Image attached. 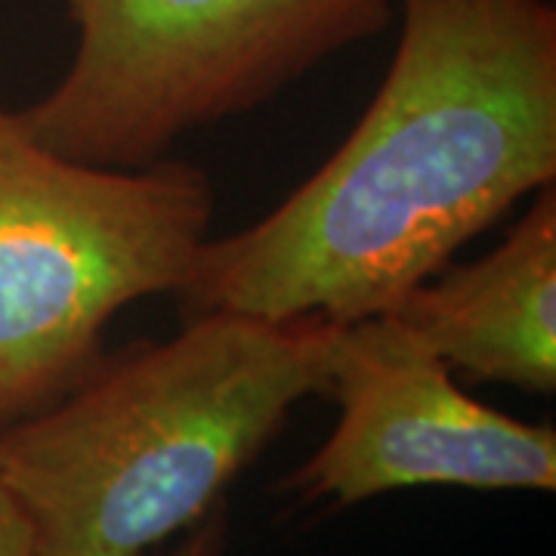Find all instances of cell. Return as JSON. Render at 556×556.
<instances>
[{
    "label": "cell",
    "mask_w": 556,
    "mask_h": 556,
    "mask_svg": "<svg viewBox=\"0 0 556 556\" xmlns=\"http://www.w3.org/2000/svg\"><path fill=\"white\" fill-rule=\"evenodd\" d=\"M328 393L340 405L331 437L281 482L298 504L356 507L424 485L556 489L554 427L467 396L393 313L340 328Z\"/></svg>",
    "instance_id": "5b68a950"
},
{
    "label": "cell",
    "mask_w": 556,
    "mask_h": 556,
    "mask_svg": "<svg viewBox=\"0 0 556 556\" xmlns=\"http://www.w3.org/2000/svg\"><path fill=\"white\" fill-rule=\"evenodd\" d=\"M78 31L60 84L16 112L65 159L159 161L192 130L244 115L343 47L393 0H65Z\"/></svg>",
    "instance_id": "277c9868"
},
{
    "label": "cell",
    "mask_w": 556,
    "mask_h": 556,
    "mask_svg": "<svg viewBox=\"0 0 556 556\" xmlns=\"http://www.w3.org/2000/svg\"><path fill=\"white\" fill-rule=\"evenodd\" d=\"M146 556H229V507L219 504L199 526Z\"/></svg>",
    "instance_id": "52a82bcc"
},
{
    "label": "cell",
    "mask_w": 556,
    "mask_h": 556,
    "mask_svg": "<svg viewBox=\"0 0 556 556\" xmlns=\"http://www.w3.org/2000/svg\"><path fill=\"white\" fill-rule=\"evenodd\" d=\"M402 31L353 134L288 199L207 239L177 291L214 309L350 325L399 300L556 179V10L399 0Z\"/></svg>",
    "instance_id": "6da1fadb"
},
{
    "label": "cell",
    "mask_w": 556,
    "mask_h": 556,
    "mask_svg": "<svg viewBox=\"0 0 556 556\" xmlns=\"http://www.w3.org/2000/svg\"><path fill=\"white\" fill-rule=\"evenodd\" d=\"M452 371L551 396L556 387V189L535 192L492 254L442 266L390 309Z\"/></svg>",
    "instance_id": "8992f818"
},
{
    "label": "cell",
    "mask_w": 556,
    "mask_h": 556,
    "mask_svg": "<svg viewBox=\"0 0 556 556\" xmlns=\"http://www.w3.org/2000/svg\"><path fill=\"white\" fill-rule=\"evenodd\" d=\"M211 217L195 164L65 159L0 109V430L68 393L124 306L177 294Z\"/></svg>",
    "instance_id": "3957f363"
},
{
    "label": "cell",
    "mask_w": 556,
    "mask_h": 556,
    "mask_svg": "<svg viewBox=\"0 0 556 556\" xmlns=\"http://www.w3.org/2000/svg\"><path fill=\"white\" fill-rule=\"evenodd\" d=\"M0 556H38L31 526L3 485H0Z\"/></svg>",
    "instance_id": "ba28073f"
},
{
    "label": "cell",
    "mask_w": 556,
    "mask_h": 556,
    "mask_svg": "<svg viewBox=\"0 0 556 556\" xmlns=\"http://www.w3.org/2000/svg\"><path fill=\"white\" fill-rule=\"evenodd\" d=\"M340 328L321 318L189 316L177 338L100 356L56 402L0 430V485L38 556H146L199 526L328 393Z\"/></svg>",
    "instance_id": "7a4b0ae2"
}]
</instances>
